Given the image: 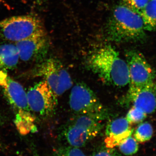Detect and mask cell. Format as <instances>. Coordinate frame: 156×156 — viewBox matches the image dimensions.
Returning <instances> with one entry per match:
<instances>
[{"instance_id":"obj_1","label":"cell","mask_w":156,"mask_h":156,"mask_svg":"<svg viewBox=\"0 0 156 156\" xmlns=\"http://www.w3.org/2000/svg\"><path fill=\"white\" fill-rule=\"evenodd\" d=\"M87 62L89 69L98 76L105 83L122 87L130 83L127 62L110 45L98 49L89 56Z\"/></svg>"},{"instance_id":"obj_2","label":"cell","mask_w":156,"mask_h":156,"mask_svg":"<svg viewBox=\"0 0 156 156\" xmlns=\"http://www.w3.org/2000/svg\"><path fill=\"white\" fill-rule=\"evenodd\" d=\"M145 31L141 15L123 3L115 7L105 27L107 39L117 43L142 41Z\"/></svg>"},{"instance_id":"obj_3","label":"cell","mask_w":156,"mask_h":156,"mask_svg":"<svg viewBox=\"0 0 156 156\" xmlns=\"http://www.w3.org/2000/svg\"><path fill=\"white\" fill-rule=\"evenodd\" d=\"M44 33L41 20L35 14L13 16L0 20V40L3 41L16 43Z\"/></svg>"},{"instance_id":"obj_4","label":"cell","mask_w":156,"mask_h":156,"mask_svg":"<svg viewBox=\"0 0 156 156\" xmlns=\"http://www.w3.org/2000/svg\"><path fill=\"white\" fill-rule=\"evenodd\" d=\"M101 122L90 116L80 115L63 128V139L70 146L82 147L99 134L102 128Z\"/></svg>"},{"instance_id":"obj_5","label":"cell","mask_w":156,"mask_h":156,"mask_svg":"<svg viewBox=\"0 0 156 156\" xmlns=\"http://www.w3.org/2000/svg\"><path fill=\"white\" fill-rule=\"evenodd\" d=\"M70 107L79 115L90 116L102 121L108 112L94 92L86 84L79 83L72 89L69 96Z\"/></svg>"},{"instance_id":"obj_6","label":"cell","mask_w":156,"mask_h":156,"mask_svg":"<svg viewBox=\"0 0 156 156\" xmlns=\"http://www.w3.org/2000/svg\"><path fill=\"white\" fill-rule=\"evenodd\" d=\"M36 75L41 77L57 97L71 88L73 81L61 62L55 58L45 59L36 69Z\"/></svg>"},{"instance_id":"obj_7","label":"cell","mask_w":156,"mask_h":156,"mask_svg":"<svg viewBox=\"0 0 156 156\" xmlns=\"http://www.w3.org/2000/svg\"><path fill=\"white\" fill-rule=\"evenodd\" d=\"M126 57L130 76L128 93L153 83L154 74L142 53L130 50L126 53Z\"/></svg>"},{"instance_id":"obj_8","label":"cell","mask_w":156,"mask_h":156,"mask_svg":"<svg viewBox=\"0 0 156 156\" xmlns=\"http://www.w3.org/2000/svg\"><path fill=\"white\" fill-rule=\"evenodd\" d=\"M30 109L41 116H48L55 111L57 96L44 80L30 88L27 93Z\"/></svg>"},{"instance_id":"obj_9","label":"cell","mask_w":156,"mask_h":156,"mask_svg":"<svg viewBox=\"0 0 156 156\" xmlns=\"http://www.w3.org/2000/svg\"><path fill=\"white\" fill-rule=\"evenodd\" d=\"M15 44L19 52L20 59L24 62L36 61L44 58L50 45L47 32L34 35Z\"/></svg>"},{"instance_id":"obj_10","label":"cell","mask_w":156,"mask_h":156,"mask_svg":"<svg viewBox=\"0 0 156 156\" xmlns=\"http://www.w3.org/2000/svg\"><path fill=\"white\" fill-rule=\"evenodd\" d=\"M0 86L3 88L11 105L17 110V113L30 112L27 95L23 87L4 71H0Z\"/></svg>"},{"instance_id":"obj_11","label":"cell","mask_w":156,"mask_h":156,"mask_svg":"<svg viewBox=\"0 0 156 156\" xmlns=\"http://www.w3.org/2000/svg\"><path fill=\"white\" fill-rule=\"evenodd\" d=\"M130 125L126 118H119L110 122L105 130V147L114 148L131 136L133 130Z\"/></svg>"},{"instance_id":"obj_12","label":"cell","mask_w":156,"mask_h":156,"mask_svg":"<svg viewBox=\"0 0 156 156\" xmlns=\"http://www.w3.org/2000/svg\"><path fill=\"white\" fill-rule=\"evenodd\" d=\"M128 97L133 106L150 114L156 110V84L154 82L146 87L128 93Z\"/></svg>"},{"instance_id":"obj_13","label":"cell","mask_w":156,"mask_h":156,"mask_svg":"<svg viewBox=\"0 0 156 156\" xmlns=\"http://www.w3.org/2000/svg\"><path fill=\"white\" fill-rule=\"evenodd\" d=\"M20 59L15 44H0V71L11 69L17 66Z\"/></svg>"},{"instance_id":"obj_14","label":"cell","mask_w":156,"mask_h":156,"mask_svg":"<svg viewBox=\"0 0 156 156\" xmlns=\"http://www.w3.org/2000/svg\"><path fill=\"white\" fill-rule=\"evenodd\" d=\"M14 123L18 131L22 135H26L36 129L35 119L30 112L17 113Z\"/></svg>"},{"instance_id":"obj_15","label":"cell","mask_w":156,"mask_h":156,"mask_svg":"<svg viewBox=\"0 0 156 156\" xmlns=\"http://www.w3.org/2000/svg\"><path fill=\"white\" fill-rule=\"evenodd\" d=\"M146 30L156 29V0H149L140 14Z\"/></svg>"},{"instance_id":"obj_16","label":"cell","mask_w":156,"mask_h":156,"mask_svg":"<svg viewBox=\"0 0 156 156\" xmlns=\"http://www.w3.org/2000/svg\"><path fill=\"white\" fill-rule=\"evenodd\" d=\"M153 134V129L150 124L148 122L141 123L135 130L134 137L137 142L143 143L148 141Z\"/></svg>"},{"instance_id":"obj_17","label":"cell","mask_w":156,"mask_h":156,"mask_svg":"<svg viewBox=\"0 0 156 156\" xmlns=\"http://www.w3.org/2000/svg\"><path fill=\"white\" fill-rule=\"evenodd\" d=\"M121 153L126 156L136 154L138 150V144L134 137L128 136L119 145Z\"/></svg>"},{"instance_id":"obj_18","label":"cell","mask_w":156,"mask_h":156,"mask_svg":"<svg viewBox=\"0 0 156 156\" xmlns=\"http://www.w3.org/2000/svg\"><path fill=\"white\" fill-rule=\"evenodd\" d=\"M147 114L142 110L133 106L128 111L126 119L130 125L142 122L146 118Z\"/></svg>"},{"instance_id":"obj_19","label":"cell","mask_w":156,"mask_h":156,"mask_svg":"<svg viewBox=\"0 0 156 156\" xmlns=\"http://www.w3.org/2000/svg\"><path fill=\"white\" fill-rule=\"evenodd\" d=\"M52 156H87L79 148L72 146L58 148L53 152Z\"/></svg>"},{"instance_id":"obj_20","label":"cell","mask_w":156,"mask_h":156,"mask_svg":"<svg viewBox=\"0 0 156 156\" xmlns=\"http://www.w3.org/2000/svg\"><path fill=\"white\" fill-rule=\"evenodd\" d=\"M149 0H122L123 3L140 14Z\"/></svg>"},{"instance_id":"obj_21","label":"cell","mask_w":156,"mask_h":156,"mask_svg":"<svg viewBox=\"0 0 156 156\" xmlns=\"http://www.w3.org/2000/svg\"><path fill=\"white\" fill-rule=\"evenodd\" d=\"M92 156H120V155L115 150L105 147L95 151Z\"/></svg>"},{"instance_id":"obj_22","label":"cell","mask_w":156,"mask_h":156,"mask_svg":"<svg viewBox=\"0 0 156 156\" xmlns=\"http://www.w3.org/2000/svg\"><path fill=\"white\" fill-rule=\"evenodd\" d=\"M31 1H34L35 2L41 3L44 1V0H31Z\"/></svg>"},{"instance_id":"obj_23","label":"cell","mask_w":156,"mask_h":156,"mask_svg":"<svg viewBox=\"0 0 156 156\" xmlns=\"http://www.w3.org/2000/svg\"><path fill=\"white\" fill-rule=\"evenodd\" d=\"M4 2V0H0V3L2 2Z\"/></svg>"}]
</instances>
